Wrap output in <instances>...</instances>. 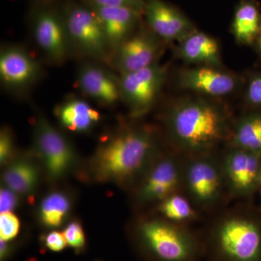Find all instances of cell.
I'll return each instance as SVG.
<instances>
[{"label": "cell", "mask_w": 261, "mask_h": 261, "mask_svg": "<svg viewBox=\"0 0 261 261\" xmlns=\"http://www.w3.org/2000/svg\"><path fill=\"white\" fill-rule=\"evenodd\" d=\"M163 123L176 152L185 157L214 152L228 142L233 126L223 106L202 97L175 102L165 113Z\"/></svg>", "instance_id": "cell-1"}, {"label": "cell", "mask_w": 261, "mask_h": 261, "mask_svg": "<svg viewBox=\"0 0 261 261\" xmlns=\"http://www.w3.org/2000/svg\"><path fill=\"white\" fill-rule=\"evenodd\" d=\"M161 152L152 128L127 125L101 140L92 171L100 181L136 187Z\"/></svg>", "instance_id": "cell-2"}, {"label": "cell", "mask_w": 261, "mask_h": 261, "mask_svg": "<svg viewBox=\"0 0 261 261\" xmlns=\"http://www.w3.org/2000/svg\"><path fill=\"white\" fill-rule=\"evenodd\" d=\"M132 239L141 255L148 261H197L205 255L202 238L187 226L161 216L141 220Z\"/></svg>", "instance_id": "cell-3"}, {"label": "cell", "mask_w": 261, "mask_h": 261, "mask_svg": "<svg viewBox=\"0 0 261 261\" xmlns=\"http://www.w3.org/2000/svg\"><path fill=\"white\" fill-rule=\"evenodd\" d=\"M202 240L211 261H261V224L240 209L219 216Z\"/></svg>", "instance_id": "cell-4"}, {"label": "cell", "mask_w": 261, "mask_h": 261, "mask_svg": "<svg viewBox=\"0 0 261 261\" xmlns=\"http://www.w3.org/2000/svg\"><path fill=\"white\" fill-rule=\"evenodd\" d=\"M182 192L199 211L208 212L224 203L230 196L221 157L214 152L185 157Z\"/></svg>", "instance_id": "cell-5"}, {"label": "cell", "mask_w": 261, "mask_h": 261, "mask_svg": "<svg viewBox=\"0 0 261 261\" xmlns=\"http://www.w3.org/2000/svg\"><path fill=\"white\" fill-rule=\"evenodd\" d=\"M63 16L73 57L110 67L112 53L92 8L89 5L70 3L65 7Z\"/></svg>", "instance_id": "cell-6"}, {"label": "cell", "mask_w": 261, "mask_h": 261, "mask_svg": "<svg viewBox=\"0 0 261 261\" xmlns=\"http://www.w3.org/2000/svg\"><path fill=\"white\" fill-rule=\"evenodd\" d=\"M32 151L51 180L65 177L76 165V152L70 141L38 111L33 123Z\"/></svg>", "instance_id": "cell-7"}, {"label": "cell", "mask_w": 261, "mask_h": 261, "mask_svg": "<svg viewBox=\"0 0 261 261\" xmlns=\"http://www.w3.org/2000/svg\"><path fill=\"white\" fill-rule=\"evenodd\" d=\"M44 68L25 46L7 43L0 49V82L5 92L25 99L44 77Z\"/></svg>", "instance_id": "cell-8"}, {"label": "cell", "mask_w": 261, "mask_h": 261, "mask_svg": "<svg viewBox=\"0 0 261 261\" xmlns=\"http://www.w3.org/2000/svg\"><path fill=\"white\" fill-rule=\"evenodd\" d=\"M185 157L178 152H161L140 182L135 197L141 205L159 204L183 190Z\"/></svg>", "instance_id": "cell-9"}, {"label": "cell", "mask_w": 261, "mask_h": 261, "mask_svg": "<svg viewBox=\"0 0 261 261\" xmlns=\"http://www.w3.org/2000/svg\"><path fill=\"white\" fill-rule=\"evenodd\" d=\"M168 67L159 63L120 75L121 100L129 109L132 118L148 113L157 101L166 80Z\"/></svg>", "instance_id": "cell-10"}, {"label": "cell", "mask_w": 261, "mask_h": 261, "mask_svg": "<svg viewBox=\"0 0 261 261\" xmlns=\"http://www.w3.org/2000/svg\"><path fill=\"white\" fill-rule=\"evenodd\" d=\"M33 42L43 59L61 66L73 57L63 16L49 9L36 15L32 25Z\"/></svg>", "instance_id": "cell-11"}, {"label": "cell", "mask_w": 261, "mask_h": 261, "mask_svg": "<svg viewBox=\"0 0 261 261\" xmlns=\"http://www.w3.org/2000/svg\"><path fill=\"white\" fill-rule=\"evenodd\" d=\"M220 157L230 197L247 198L260 188L261 154L228 145Z\"/></svg>", "instance_id": "cell-12"}, {"label": "cell", "mask_w": 261, "mask_h": 261, "mask_svg": "<svg viewBox=\"0 0 261 261\" xmlns=\"http://www.w3.org/2000/svg\"><path fill=\"white\" fill-rule=\"evenodd\" d=\"M97 62L82 61L77 69L75 84L84 97L104 107H113L121 100L120 75Z\"/></svg>", "instance_id": "cell-13"}, {"label": "cell", "mask_w": 261, "mask_h": 261, "mask_svg": "<svg viewBox=\"0 0 261 261\" xmlns=\"http://www.w3.org/2000/svg\"><path fill=\"white\" fill-rule=\"evenodd\" d=\"M161 40L152 30L134 33L113 51L110 67L122 75L158 63L162 51Z\"/></svg>", "instance_id": "cell-14"}, {"label": "cell", "mask_w": 261, "mask_h": 261, "mask_svg": "<svg viewBox=\"0 0 261 261\" xmlns=\"http://www.w3.org/2000/svg\"><path fill=\"white\" fill-rule=\"evenodd\" d=\"M180 87L209 97H222L233 92L238 81L234 75L216 66L200 65L183 70L178 75Z\"/></svg>", "instance_id": "cell-15"}, {"label": "cell", "mask_w": 261, "mask_h": 261, "mask_svg": "<svg viewBox=\"0 0 261 261\" xmlns=\"http://www.w3.org/2000/svg\"><path fill=\"white\" fill-rule=\"evenodd\" d=\"M144 13L149 28L163 40L181 42L195 32L186 17L161 0H147Z\"/></svg>", "instance_id": "cell-16"}, {"label": "cell", "mask_w": 261, "mask_h": 261, "mask_svg": "<svg viewBox=\"0 0 261 261\" xmlns=\"http://www.w3.org/2000/svg\"><path fill=\"white\" fill-rule=\"evenodd\" d=\"M87 4L97 15L113 54L121 43L135 33L142 13L123 7H102Z\"/></svg>", "instance_id": "cell-17"}, {"label": "cell", "mask_w": 261, "mask_h": 261, "mask_svg": "<svg viewBox=\"0 0 261 261\" xmlns=\"http://www.w3.org/2000/svg\"><path fill=\"white\" fill-rule=\"evenodd\" d=\"M55 116L65 130L77 134L90 132L100 121L101 115L84 97L70 95L55 108Z\"/></svg>", "instance_id": "cell-18"}, {"label": "cell", "mask_w": 261, "mask_h": 261, "mask_svg": "<svg viewBox=\"0 0 261 261\" xmlns=\"http://www.w3.org/2000/svg\"><path fill=\"white\" fill-rule=\"evenodd\" d=\"M33 157L29 154L15 155L3 172L4 186L18 195H31L39 184L40 169Z\"/></svg>", "instance_id": "cell-19"}, {"label": "cell", "mask_w": 261, "mask_h": 261, "mask_svg": "<svg viewBox=\"0 0 261 261\" xmlns=\"http://www.w3.org/2000/svg\"><path fill=\"white\" fill-rule=\"evenodd\" d=\"M180 56L189 63L218 67L221 51L216 39L202 32H193L181 41Z\"/></svg>", "instance_id": "cell-20"}, {"label": "cell", "mask_w": 261, "mask_h": 261, "mask_svg": "<svg viewBox=\"0 0 261 261\" xmlns=\"http://www.w3.org/2000/svg\"><path fill=\"white\" fill-rule=\"evenodd\" d=\"M228 143L261 154V112L245 115L233 123Z\"/></svg>", "instance_id": "cell-21"}, {"label": "cell", "mask_w": 261, "mask_h": 261, "mask_svg": "<svg viewBox=\"0 0 261 261\" xmlns=\"http://www.w3.org/2000/svg\"><path fill=\"white\" fill-rule=\"evenodd\" d=\"M71 204L69 196L64 192L48 194L40 202L38 211L41 224L48 228L59 227L69 214Z\"/></svg>", "instance_id": "cell-22"}, {"label": "cell", "mask_w": 261, "mask_h": 261, "mask_svg": "<svg viewBox=\"0 0 261 261\" xmlns=\"http://www.w3.org/2000/svg\"><path fill=\"white\" fill-rule=\"evenodd\" d=\"M157 209L163 219L185 226L196 221L200 215V211L183 192L169 196L158 204Z\"/></svg>", "instance_id": "cell-23"}, {"label": "cell", "mask_w": 261, "mask_h": 261, "mask_svg": "<svg viewBox=\"0 0 261 261\" xmlns=\"http://www.w3.org/2000/svg\"><path fill=\"white\" fill-rule=\"evenodd\" d=\"M260 19L256 7L246 3L237 10L233 22V34L239 43L250 45L256 40L260 28Z\"/></svg>", "instance_id": "cell-24"}, {"label": "cell", "mask_w": 261, "mask_h": 261, "mask_svg": "<svg viewBox=\"0 0 261 261\" xmlns=\"http://www.w3.org/2000/svg\"><path fill=\"white\" fill-rule=\"evenodd\" d=\"M67 245L77 254L82 253L87 247L83 226L78 221H72L65 226L63 231Z\"/></svg>", "instance_id": "cell-25"}, {"label": "cell", "mask_w": 261, "mask_h": 261, "mask_svg": "<svg viewBox=\"0 0 261 261\" xmlns=\"http://www.w3.org/2000/svg\"><path fill=\"white\" fill-rule=\"evenodd\" d=\"M15 157L14 135L9 127H3L0 132V163L6 166Z\"/></svg>", "instance_id": "cell-26"}, {"label": "cell", "mask_w": 261, "mask_h": 261, "mask_svg": "<svg viewBox=\"0 0 261 261\" xmlns=\"http://www.w3.org/2000/svg\"><path fill=\"white\" fill-rule=\"evenodd\" d=\"M20 221L12 212L0 215V240L13 241L20 231Z\"/></svg>", "instance_id": "cell-27"}, {"label": "cell", "mask_w": 261, "mask_h": 261, "mask_svg": "<svg viewBox=\"0 0 261 261\" xmlns=\"http://www.w3.org/2000/svg\"><path fill=\"white\" fill-rule=\"evenodd\" d=\"M40 242L44 250L51 252H61L68 246L63 232L58 231L44 233L41 237Z\"/></svg>", "instance_id": "cell-28"}, {"label": "cell", "mask_w": 261, "mask_h": 261, "mask_svg": "<svg viewBox=\"0 0 261 261\" xmlns=\"http://www.w3.org/2000/svg\"><path fill=\"white\" fill-rule=\"evenodd\" d=\"M247 102L253 108H261V73L254 75L247 84Z\"/></svg>", "instance_id": "cell-29"}, {"label": "cell", "mask_w": 261, "mask_h": 261, "mask_svg": "<svg viewBox=\"0 0 261 261\" xmlns=\"http://www.w3.org/2000/svg\"><path fill=\"white\" fill-rule=\"evenodd\" d=\"M147 0H87V3L102 7H123L144 12Z\"/></svg>", "instance_id": "cell-30"}, {"label": "cell", "mask_w": 261, "mask_h": 261, "mask_svg": "<svg viewBox=\"0 0 261 261\" xmlns=\"http://www.w3.org/2000/svg\"><path fill=\"white\" fill-rule=\"evenodd\" d=\"M18 195L8 187L1 189L0 192V211L3 213L12 212L18 205Z\"/></svg>", "instance_id": "cell-31"}, {"label": "cell", "mask_w": 261, "mask_h": 261, "mask_svg": "<svg viewBox=\"0 0 261 261\" xmlns=\"http://www.w3.org/2000/svg\"><path fill=\"white\" fill-rule=\"evenodd\" d=\"M17 245L13 241L0 240V261H8L13 257L16 251Z\"/></svg>", "instance_id": "cell-32"}, {"label": "cell", "mask_w": 261, "mask_h": 261, "mask_svg": "<svg viewBox=\"0 0 261 261\" xmlns=\"http://www.w3.org/2000/svg\"><path fill=\"white\" fill-rule=\"evenodd\" d=\"M255 42H256L257 50H258L261 56V24L260 31H259L258 35H257Z\"/></svg>", "instance_id": "cell-33"}, {"label": "cell", "mask_w": 261, "mask_h": 261, "mask_svg": "<svg viewBox=\"0 0 261 261\" xmlns=\"http://www.w3.org/2000/svg\"><path fill=\"white\" fill-rule=\"evenodd\" d=\"M259 185H260V188L261 189V162L260 166V171H259Z\"/></svg>", "instance_id": "cell-34"}, {"label": "cell", "mask_w": 261, "mask_h": 261, "mask_svg": "<svg viewBox=\"0 0 261 261\" xmlns=\"http://www.w3.org/2000/svg\"><path fill=\"white\" fill-rule=\"evenodd\" d=\"M260 190H261V189H260Z\"/></svg>", "instance_id": "cell-35"}]
</instances>
